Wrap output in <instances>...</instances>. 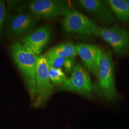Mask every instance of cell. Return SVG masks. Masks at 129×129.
Returning a JSON list of instances; mask_svg holds the SVG:
<instances>
[{
    "label": "cell",
    "instance_id": "7a4b0ae2",
    "mask_svg": "<svg viewBox=\"0 0 129 129\" xmlns=\"http://www.w3.org/2000/svg\"><path fill=\"white\" fill-rule=\"evenodd\" d=\"M97 80L92 84V91L98 97L108 102H113L118 97L115 81L114 63L111 52L102 53Z\"/></svg>",
    "mask_w": 129,
    "mask_h": 129
},
{
    "label": "cell",
    "instance_id": "3957f363",
    "mask_svg": "<svg viewBox=\"0 0 129 129\" xmlns=\"http://www.w3.org/2000/svg\"><path fill=\"white\" fill-rule=\"evenodd\" d=\"M62 26L64 32L69 35L99 36V27L96 23L82 13L71 8L63 17Z\"/></svg>",
    "mask_w": 129,
    "mask_h": 129
},
{
    "label": "cell",
    "instance_id": "9c48e42d",
    "mask_svg": "<svg viewBox=\"0 0 129 129\" xmlns=\"http://www.w3.org/2000/svg\"><path fill=\"white\" fill-rule=\"evenodd\" d=\"M52 34L51 27L43 24L21 39V43L28 51L36 55H40L50 41Z\"/></svg>",
    "mask_w": 129,
    "mask_h": 129
},
{
    "label": "cell",
    "instance_id": "4fadbf2b",
    "mask_svg": "<svg viewBox=\"0 0 129 129\" xmlns=\"http://www.w3.org/2000/svg\"><path fill=\"white\" fill-rule=\"evenodd\" d=\"M47 53L65 58H74L78 55L76 45L70 42L62 43L54 46Z\"/></svg>",
    "mask_w": 129,
    "mask_h": 129
},
{
    "label": "cell",
    "instance_id": "8fae6325",
    "mask_svg": "<svg viewBox=\"0 0 129 129\" xmlns=\"http://www.w3.org/2000/svg\"><path fill=\"white\" fill-rule=\"evenodd\" d=\"M78 55L83 60L88 69L97 76L101 61L102 52L99 46L80 43L76 45Z\"/></svg>",
    "mask_w": 129,
    "mask_h": 129
},
{
    "label": "cell",
    "instance_id": "277c9868",
    "mask_svg": "<svg viewBox=\"0 0 129 129\" xmlns=\"http://www.w3.org/2000/svg\"><path fill=\"white\" fill-rule=\"evenodd\" d=\"M29 14L36 19L55 20L71 9L68 2L60 0H36L28 5Z\"/></svg>",
    "mask_w": 129,
    "mask_h": 129
},
{
    "label": "cell",
    "instance_id": "6da1fadb",
    "mask_svg": "<svg viewBox=\"0 0 129 129\" xmlns=\"http://www.w3.org/2000/svg\"><path fill=\"white\" fill-rule=\"evenodd\" d=\"M11 55L22 75L33 104L37 98L36 72L38 56L28 51L23 45L14 42L9 47Z\"/></svg>",
    "mask_w": 129,
    "mask_h": 129
},
{
    "label": "cell",
    "instance_id": "9a60e30c",
    "mask_svg": "<svg viewBox=\"0 0 129 129\" xmlns=\"http://www.w3.org/2000/svg\"><path fill=\"white\" fill-rule=\"evenodd\" d=\"M48 60L49 66L54 67L56 69H61L64 67L67 58L58 56L56 55L49 54L46 53L45 54Z\"/></svg>",
    "mask_w": 129,
    "mask_h": 129
},
{
    "label": "cell",
    "instance_id": "2e32d148",
    "mask_svg": "<svg viewBox=\"0 0 129 129\" xmlns=\"http://www.w3.org/2000/svg\"><path fill=\"white\" fill-rule=\"evenodd\" d=\"M6 15L7 9L5 2L0 0V35L4 32Z\"/></svg>",
    "mask_w": 129,
    "mask_h": 129
},
{
    "label": "cell",
    "instance_id": "e0dca14e",
    "mask_svg": "<svg viewBox=\"0 0 129 129\" xmlns=\"http://www.w3.org/2000/svg\"><path fill=\"white\" fill-rule=\"evenodd\" d=\"M76 66V61L74 58H67L63 67L65 71L69 74L72 73Z\"/></svg>",
    "mask_w": 129,
    "mask_h": 129
},
{
    "label": "cell",
    "instance_id": "52a82bcc",
    "mask_svg": "<svg viewBox=\"0 0 129 129\" xmlns=\"http://www.w3.org/2000/svg\"><path fill=\"white\" fill-rule=\"evenodd\" d=\"M99 36L111 46L116 55H129V29L120 25L99 27Z\"/></svg>",
    "mask_w": 129,
    "mask_h": 129
},
{
    "label": "cell",
    "instance_id": "5b68a950",
    "mask_svg": "<svg viewBox=\"0 0 129 129\" xmlns=\"http://www.w3.org/2000/svg\"><path fill=\"white\" fill-rule=\"evenodd\" d=\"M90 76L85 68L77 64L71 76L63 84L58 87L56 91H67L80 94L88 99L94 98Z\"/></svg>",
    "mask_w": 129,
    "mask_h": 129
},
{
    "label": "cell",
    "instance_id": "5bb4252c",
    "mask_svg": "<svg viewBox=\"0 0 129 129\" xmlns=\"http://www.w3.org/2000/svg\"><path fill=\"white\" fill-rule=\"evenodd\" d=\"M48 75L52 84L57 87L63 84L68 79L61 69H56L50 66H49Z\"/></svg>",
    "mask_w": 129,
    "mask_h": 129
},
{
    "label": "cell",
    "instance_id": "8992f818",
    "mask_svg": "<svg viewBox=\"0 0 129 129\" xmlns=\"http://www.w3.org/2000/svg\"><path fill=\"white\" fill-rule=\"evenodd\" d=\"M49 64L45 54L38 56L36 72L37 98L33 106L39 108L44 106L51 97L54 86L48 78Z\"/></svg>",
    "mask_w": 129,
    "mask_h": 129
},
{
    "label": "cell",
    "instance_id": "ac0fdd59",
    "mask_svg": "<svg viewBox=\"0 0 129 129\" xmlns=\"http://www.w3.org/2000/svg\"><path fill=\"white\" fill-rule=\"evenodd\" d=\"M126 1V4H127L129 6V0H126V1Z\"/></svg>",
    "mask_w": 129,
    "mask_h": 129
},
{
    "label": "cell",
    "instance_id": "30bf717a",
    "mask_svg": "<svg viewBox=\"0 0 129 129\" xmlns=\"http://www.w3.org/2000/svg\"><path fill=\"white\" fill-rule=\"evenodd\" d=\"M37 20L30 14L18 13L10 17L8 30L11 37H24L35 30Z\"/></svg>",
    "mask_w": 129,
    "mask_h": 129
},
{
    "label": "cell",
    "instance_id": "7c38bea8",
    "mask_svg": "<svg viewBox=\"0 0 129 129\" xmlns=\"http://www.w3.org/2000/svg\"><path fill=\"white\" fill-rule=\"evenodd\" d=\"M117 19L129 25V6L124 0H108L107 1Z\"/></svg>",
    "mask_w": 129,
    "mask_h": 129
},
{
    "label": "cell",
    "instance_id": "ba28073f",
    "mask_svg": "<svg viewBox=\"0 0 129 129\" xmlns=\"http://www.w3.org/2000/svg\"><path fill=\"white\" fill-rule=\"evenodd\" d=\"M77 4L80 8L93 14L104 27L115 23L117 20L107 2L102 0H79Z\"/></svg>",
    "mask_w": 129,
    "mask_h": 129
}]
</instances>
